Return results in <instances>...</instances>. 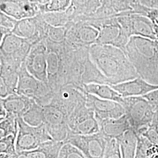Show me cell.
Returning <instances> with one entry per match:
<instances>
[{
	"label": "cell",
	"mask_w": 158,
	"mask_h": 158,
	"mask_svg": "<svg viewBox=\"0 0 158 158\" xmlns=\"http://www.w3.org/2000/svg\"><path fill=\"white\" fill-rule=\"evenodd\" d=\"M42 15L46 22L53 27H66L74 22L66 11L48 12L42 14Z\"/></svg>",
	"instance_id": "obj_28"
},
{
	"label": "cell",
	"mask_w": 158,
	"mask_h": 158,
	"mask_svg": "<svg viewBox=\"0 0 158 158\" xmlns=\"http://www.w3.org/2000/svg\"><path fill=\"white\" fill-rule=\"evenodd\" d=\"M99 29L89 21L78 20L68 25L66 41L75 48L90 47L96 44Z\"/></svg>",
	"instance_id": "obj_10"
},
{
	"label": "cell",
	"mask_w": 158,
	"mask_h": 158,
	"mask_svg": "<svg viewBox=\"0 0 158 158\" xmlns=\"http://www.w3.org/2000/svg\"><path fill=\"white\" fill-rule=\"evenodd\" d=\"M7 111L6 108L2 106V104L0 103V121L3 120L5 119L7 115Z\"/></svg>",
	"instance_id": "obj_39"
},
{
	"label": "cell",
	"mask_w": 158,
	"mask_h": 158,
	"mask_svg": "<svg viewBox=\"0 0 158 158\" xmlns=\"http://www.w3.org/2000/svg\"><path fill=\"white\" fill-rule=\"evenodd\" d=\"M122 106L131 128L141 135L152 121L155 112L152 106L142 96L125 97Z\"/></svg>",
	"instance_id": "obj_4"
},
{
	"label": "cell",
	"mask_w": 158,
	"mask_h": 158,
	"mask_svg": "<svg viewBox=\"0 0 158 158\" xmlns=\"http://www.w3.org/2000/svg\"><path fill=\"white\" fill-rule=\"evenodd\" d=\"M64 142L52 140L41 144L36 149L25 152L29 158H58Z\"/></svg>",
	"instance_id": "obj_24"
},
{
	"label": "cell",
	"mask_w": 158,
	"mask_h": 158,
	"mask_svg": "<svg viewBox=\"0 0 158 158\" xmlns=\"http://www.w3.org/2000/svg\"><path fill=\"white\" fill-rule=\"evenodd\" d=\"M89 53L91 60L110 85L139 77L125 53L119 48L96 44L90 47Z\"/></svg>",
	"instance_id": "obj_1"
},
{
	"label": "cell",
	"mask_w": 158,
	"mask_h": 158,
	"mask_svg": "<svg viewBox=\"0 0 158 158\" xmlns=\"http://www.w3.org/2000/svg\"><path fill=\"white\" fill-rule=\"evenodd\" d=\"M86 21L93 23L99 29L97 44L113 46L125 52L131 37L121 27L117 17L104 20L86 19Z\"/></svg>",
	"instance_id": "obj_8"
},
{
	"label": "cell",
	"mask_w": 158,
	"mask_h": 158,
	"mask_svg": "<svg viewBox=\"0 0 158 158\" xmlns=\"http://www.w3.org/2000/svg\"><path fill=\"white\" fill-rule=\"evenodd\" d=\"M154 28H155V31L156 34V40L158 41V25L154 24Z\"/></svg>",
	"instance_id": "obj_43"
},
{
	"label": "cell",
	"mask_w": 158,
	"mask_h": 158,
	"mask_svg": "<svg viewBox=\"0 0 158 158\" xmlns=\"http://www.w3.org/2000/svg\"><path fill=\"white\" fill-rule=\"evenodd\" d=\"M18 133L16 140L17 152H27L36 149L46 142L53 140L45 124L31 127L26 124L22 117H17Z\"/></svg>",
	"instance_id": "obj_7"
},
{
	"label": "cell",
	"mask_w": 158,
	"mask_h": 158,
	"mask_svg": "<svg viewBox=\"0 0 158 158\" xmlns=\"http://www.w3.org/2000/svg\"><path fill=\"white\" fill-rule=\"evenodd\" d=\"M117 139L120 145L122 158H135L137 135L134 130H128Z\"/></svg>",
	"instance_id": "obj_25"
},
{
	"label": "cell",
	"mask_w": 158,
	"mask_h": 158,
	"mask_svg": "<svg viewBox=\"0 0 158 158\" xmlns=\"http://www.w3.org/2000/svg\"><path fill=\"white\" fill-rule=\"evenodd\" d=\"M156 111H157V113H158V110H156Z\"/></svg>",
	"instance_id": "obj_47"
},
{
	"label": "cell",
	"mask_w": 158,
	"mask_h": 158,
	"mask_svg": "<svg viewBox=\"0 0 158 158\" xmlns=\"http://www.w3.org/2000/svg\"><path fill=\"white\" fill-rule=\"evenodd\" d=\"M31 1L38 4L40 6H43L50 2L51 0H31Z\"/></svg>",
	"instance_id": "obj_41"
},
{
	"label": "cell",
	"mask_w": 158,
	"mask_h": 158,
	"mask_svg": "<svg viewBox=\"0 0 158 158\" xmlns=\"http://www.w3.org/2000/svg\"><path fill=\"white\" fill-rule=\"evenodd\" d=\"M142 15L148 17L154 24L158 25V8H152L144 6Z\"/></svg>",
	"instance_id": "obj_37"
},
{
	"label": "cell",
	"mask_w": 158,
	"mask_h": 158,
	"mask_svg": "<svg viewBox=\"0 0 158 158\" xmlns=\"http://www.w3.org/2000/svg\"><path fill=\"white\" fill-rule=\"evenodd\" d=\"M125 53L140 77L151 84L158 85V51L155 40L132 36Z\"/></svg>",
	"instance_id": "obj_2"
},
{
	"label": "cell",
	"mask_w": 158,
	"mask_h": 158,
	"mask_svg": "<svg viewBox=\"0 0 158 158\" xmlns=\"http://www.w3.org/2000/svg\"><path fill=\"white\" fill-rule=\"evenodd\" d=\"M42 108L44 124L51 137L54 141L64 142L69 134L66 108L54 97Z\"/></svg>",
	"instance_id": "obj_6"
},
{
	"label": "cell",
	"mask_w": 158,
	"mask_h": 158,
	"mask_svg": "<svg viewBox=\"0 0 158 158\" xmlns=\"http://www.w3.org/2000/svg\"><path fill=\"white\" fill-rule=\"evenodd\" d=\"M158 153V145L142 135H137L135 158H149Z\"/></svg>",
	"instance_id": "obj_27"
},
{
	"label": "cell",
	"mask_w": 158,
	"mask_h": 158,
	"mask_svg": "<svg viewBox=\"0 0 158 158\" xmlns=\"http://www.w3.org/2000/svg\"><path fill=\"white\" fill-rule=\"evenodd\" d=\"M22 64L0 57V97L4 98L17 93L19 70Z\"/></svg>",
	"instance_id": "obj_15"
},
{
	"label": "cell",
	"mask_w": 158,
	"mask_h": 158,
	"mask_svg": "<svg viewBox=\"0 0 158 158\" xmlns=\"http://www.w3.org/2000/svg\"><path fill=\"white\" fill-rule=\"evenodd\" d=\"M12 158H29L25 152H17L12 156Z\"/></svg>",
	"instance_id": "obj_40"
},
{
	"label": "cell",
	"mask_w": 158,
	"mask_h": 158,
	"mask_svg": "<svg viewBox=\"0 0 158 158\" xmlns=\"http://www.w3.org/2000/svg\"><path fill=\"white\" fill-rule=\"evenodd\" d=\"M33 102L34 100L17 93L12 94L6 98L0 99V103L6 108L7 113L17 117H22Z\"/></svg>",
	"instance_id": "obj_22"
},
{
	"label": "cell",
	"mask_w": 158,
	"mask_h": 158,
	"mask_svg": "<svg viewBox=\"0 0 158 158\" xmlns=\"http://www.w3.org/2000/svg\"><path fill=\"white\" fill-rule=\"evenodd\" d=\"M85 98L87 106L94 112L98 121L118 118L125 114L124 108L118 102L102 99L87 93Z\"/></svg>",
	"instance_id": "obj_17"
},
{
	"label": "cell",
	"mask_w": 158,
	"mask_h": 158,
	"mask_svg": "<svg viewBox=\"0 0 158 158\" xmlns=\"http://www.w3.org/2000/svg\"><path fill=\"white\" fill-rule=\"evenodd\" d=\"M83 89L87 93L102 99L118 102L121 105L124 97L110 85L100 83H89L83 85Z\"/></svg>",
	"instance_id": "obj_23"
},
{
	"label": "cell",
	"mask_w": 158,
	"mask_h": 158,
	"mask_svg": "<svg viewBox=\"0 0 158 158\" xmlns=\"http://www.w3.org/2000/svg\"><path fill=\"white\" fill-rule=\"evenodd\" d=\"M45 43L48 84L55 93L68 85L67 62L69 45L66 41L57 44L45 40Z\"/></svg>",
	"instance_id": "obj_3"
},
{
	"label": "cell",
	"mask_w": 158,
	"mask_h": 158,
	"mask_svg": "<svg viewBox=\"0 0 158 158\" xmlns=\"http://www.w3.org/2000/svg\"><path fill=\"white\" fill-rule=\"evenodd\" d=\"M32 47L28 40L11 32L0 40V57L10 59L23 64Z\"/></svg>",
	"instance_id": "obj_14"
},
{
	"label": "cell",
	"mask_w": 158,
	"mask_h": 158,
	"mask_svg": "<svg viewBox=\"0 0 158 158\" xmlns=\"http://www.w3.org/2000/svg\"><path fill=\"white\" fill-rule=\"evenodd\" d=\"M17 21V19L2 12H0V40H2L6 35L11 33Z\"/></svg>",
	"instance_id": "obj_32"
},
{
	"label": "cell",
	"mask_w": 158,
	"mask_h": 158,
	"mask_svg": "<svg viewBox=\"0 0 158 158\" xmlns=\"http://www.w3.org/2000/svg\"><path fill=\"white\" fill-rule=\"evenodd\" d=\"M155 45H156V49L158 51V40H155Z\"/></svg>",
	"instance_id": "obj_46"
},
{
	"label": "cell",
	"mask_w": 158,
	"mask_h": 158,
	"mask_svg": "<svg viewBox=\"0 0 158 158\" xmlns=\"http://www.w3.org/2000/svg\"><path fill=\"white\" fill-rule=\"evenodd\" d=\"M117 20L130 37L138 36L156 40L154 23L148 17L129 12L117 17Z\"/></svg>",
	"instance_id": "obj_13"
},
{
	"label": "cell",
	"mask_w": 158,
	"mask_h": 158,
	"mask_svg": "<svg viewBox=\"0 0 158 158\" xmlns=\"http://www.w3.org/2000/svg\"><path fill=\"white\" fill-rule=\"evenodd\" d=\"M58 158H87L79 148L70 143H64L60 150Z\"/></svg>",
	"instance_id": "obj_35"
},
{
	"label": "cell",
	"mask_w": 158,
	"mask_h": 158,
	"mask_svg": "<svg viewBox=\"0 0 158 158\" xmlns=\"http://www.w3.org/2000/svg\"><path fill=\"white\" fill-rule=\"evenodd\" d=\"M0 10L18 21L40 14V5L31 0H0Z\"/></svg>",
	"instance_id": "obj_18"
},
{
	"label": "cell",
	"mask_w": 158,
	"mask_h": 158,
	"mask_svg": "<svg viewBox=\"0 0 158 158\" xmlns=\"http://www.w3.org/2000/svg\"><path fill=\"white\" fill-rule=\"evenodd\" d=\"M98 122L100 132L107 139H118L132 129L125 114L118 118L104 119Z\"/></svg>",
	"instance_id": "obj_20"
},
{
	"label": "cell",
	"mask_w": 158,
	"mask_h": 158,
	"mask_svg": "<svg viewBox=\"0 0 158 158\" xmlns=\"http://www.w3.org/2000/svg\"><path fill=\"white\" fill-rule=\"evenodd\" d=\"M12 158V157H11V158Z\"/></svg>",
	"instance_id": "obj_48"
},
{
	"label": "cell",
	"mask_w": 158,
	"mask_h": 158,
	"mask_svg": "<svg viewBox=\"0 0 158 158\" xmlns=\"http://www.w3.org/2000/svg\"><path fill=\"white\" fill-rule=\"evenodd\" d=\"M17 117L7 114L5 119L0 121V139L10 135H17L18 133Z\"/></svg>",
	"instance_id": "obj_29"
},
{
	"label": "cell",
	"mask_w": 158,
	"mask_h": 158,
	"mask_svg": "<svg viewBox=\"0 0 158 158\" xmlns=\"http://www.w3.org/2000/svg\"><path fill=\"white\" fill-rule=\"evenodd\" d=\"M101 6L102 0H72L71 5L66 12L75 22L80 18L93 14Z\"/></svg>",
	"instance_id": "obj_21"
},
{
	"label": "cell",
	"mask_w": 158,
	"mask_h": 158,
	"mask_svg": "<svg viewBox=\"0 0 158 158\" xmlns=\"http://www.w3.org/2000/svg\"><path fill=\"white\" fill-rule=\"evenodd\" d=\"M10 155L5 153H0V158H11Z\"/></svg>",
	"instance_id": "obj_42"
},
{
	"label": "cell",
	"mask_w": 158,
	"mask_h": 158,
	"mask_svg": "<svg viewBox=\"0 0 158 158\" xmlns=\"http://www.w3.org/2000/svg\"><path fill=\"white\" fill-rule=\"evenodd\" d=\"M22 118L26 124L31 127H38L44 124L43 108L34 100L31 107L23 114Z\"/></svg>",
	"instance_id": "obj_26"
},
{
	"label": "cell",
	"mask_w": 158,
	"mask_h": 158,
	"mask_svg": "<svg viewBox=\"0 0 158 158\" xmlns=\"http://www.w3.org/2000/svg\"><path fill=\"white\" fill-rule=\"evenodd\" d=\"M25 65L29 73L35 78L48 83L45 40L32 46L25 61Z\"/></svg>",
	"instance_id": "obj_16"
},
{
	"label": "cell",
	"mask_w": 158,
	"mask_h": 158,
	"mask_svg": "<svg viewBox=\"0 0 158 158\" xmlns=\"http://www.w3.org/2000/svg\"><path fill=\"white\" fill-rule=\"evenodd\" d=\"M119 1H124L126 2H128L130 4H133L134 2H135L136 0H119Z\"/></svg>",
	"instance_id": "obj_44"
},
{
	"label": "cell",
	"mask_w": 158,
	"mask_h": 158,
	"mask_svg": "<svg viewBox=\"0 0 158 158\" xmlns=\"http://www.w3.org/2000/svg\"><path fill=\"white\" fill-rule=\"evenodd\" d=\"M141 135L147 138L153 144L158 145V115L156 111L155 112L151 124Z\"/></svg>",
	"instance_id": "obj_34"
},
{
	"label": "cell",
	"mask_w": 158,
	"mask_h": 158,
	"mask_svg": "<svg viewBox=\"0 0 158 158\" xmlns=\"http://www.w3.org/2000/svg\"><path fill=\"white\" fill-rule=\"evenodd\" d=\"M68 25L66 27H53L48 24L47 38L46 40L51 42L57 44L65 42L68 32Z\"/></svg>",
	"instance_id": "obj_31"
},
{
	"label": "cell",
	"mask_w": 158,
	"mask_h": 158,
	"mask_svg": "<svg viewBox=\"0 0 158 158\" xmlns=\"http://www.w3.org/2000/svg\"><path fill=\"white\" fill-rule=\"evenodd\" d=\"M158 158V153L155 154V155H153L151 158Z\"/></svg>",
	"instance_id": "obj_45"
},
{
	"label": "cell",
	"mask_w": 158,
	"mask_h": 158,
	"mask_svg": "<svg viewBox=\"0 0 158 158\" xmlns=\"http://www.w3.org/2000/svg\"><path fill=\"white\" fill-rule=\"evenodd\" d=\"M103 158H122L120 145L117 139H107Z\"/></svg>",
	"instance_id": "obj_36"
},
{
	"label": "cell",
	"mask_w": 158,
	"mask_h": 158,
	"mask_svg": "<svg viewBox=\"0 0 158 158\" xmlns=\"http://www.w3.org/2000/svg\"><path fill=\"white\" fill-rule=\"evenodd\" d=\"M107 142V139L100 132L87 135L69 133L64 141L79 148L87 158H103Z\"/></svg>",
	"instance_id": "obj_12"
},
{
	"label": "cell",
	"mask_w": 158,
	"mask_h": 158,
	"mask_svg": "<svg viewBox=\"0 0 158 158\" xmlns=\"http://www.w3.org/2000/svg\"><path fill=\"white\" fill-rule=\"evenodd\" d=\"M17 93L34 100L42 107L50 103L55 95L48 83L40 81L29 73L25 62L19 70Z\"/></svg>",
	"instance_id": "obj_5"
},
{
	"label": "cell",
	"mask_w": 158,
	"mask_h": 158,
	"mask_svg": "<svg viewBox=\"0 0 158 158\" xmlns=\"http://www.w3.org/2000/svg\"><path fill=\"white\" fill-rule=\"evenodd\" d=\"M111 86L124 98L145 96L152 91L158 89V85L151 84L139 76Z\"/></svg>",
	"instance_id": "obj_19"
},
{
	"label": "cell",
	"mask_w": 158,
	"mask_h": 158,
	"mask_svg": "<svg viewBox=\"0 0 158 158\" xmlns=\"http://www.w3.org/2000/svg\"><path fill=\"white\" fill-rule=\"evenodd\" d=\"M17 135H10L0 139V153H5L11 156L16 153Z\"/></svg>",
	"instance_id": "obj_33"
},
{
	"label": "cell",
	"mask_w": 158,
	"mask_h": 158,
	"mask_svg": "<svg viewBox=\"0 0 158 158\" xmlns=\"http://www.w3.org/2000/svg\"><path fill=\"white\" fill-rule=\"evenodd\" d=\"M69 133L87 135L100 132L99 123L94 112L86 105V100L81 102L70 115L68 119Z\"/></svg>",
	"instance_id": "obj_9"
},
{
	"label": "cell",
	"mask_w": 158,
	"mask_h": 158,
	"mask_svg": "<svg viewBox=\"0 0 158 158\" xmlns=\"http://www.w3.org/2000/svg\"><path fill=\"white\" fill-rule=\"evenodd\" d=\"M48 28V23L40 14L36 17L18 21L12 33L28 40L34 46L46 39Z\"/></svg>",
	"instance_id": "obj_11"
},
{
	"label": "cell",
	"mask_w": 158,
	"mask_h": 158,
	"mask_svg": "<svg viewBox=\"0 0 158 158\" xmlns=\"http://www.w3.org/2000/svg\"><path fill=\"white\" fill-rule=\"evenodd\" d=\"M72 0H51L43 6H40V14L66 11L71 5Z\"/></svg>",
	"instance_id": "obj_30"
},
{
	"label": "cell",
	"mask_w": 158,
	"mask_h": 158,
	"mask_svg": "<svg viewBox=\"0 0 158 158\" xmlns=\"http://www.w3.org/2000/svg\"><path fill=\"white\" fill-rule=\"evenodd\" d=\"M142 97L151 103L155 111L158 110V89L152 91Z\"/></svg>",
	"instance_id": "obj_38"
}]
</instances>
